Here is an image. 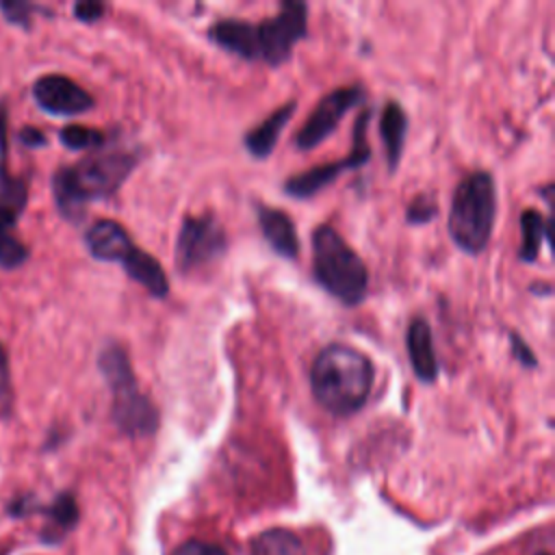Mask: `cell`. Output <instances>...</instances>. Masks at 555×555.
<instances>
[{"label": "cell", "instance_id": "2e32d148", "mask_svg": "<svg viewBox=\"0 0 555 555\" xmlns=\"http://www.w3.org/2000/svg\"><path fill=\"white\" fill-rule=\"evenodd\" d=\"M405 134H408V115H405L403 106L395 100L386 102L382 117H379V137L384 143V152H386L390 171H397V167L401 163L403 147H405Z\"/></svg>", "mask_w": 555, "mask_h": 555}, {"label": "cell", "instance_id": "277c9868", "mask_svg": "<svg viewBox=\"0 0 555 555\" xmlns=\"http://www.w3.org/2000/svg\"><path fill=\"white\" fill-rule=\"evenodd\" d=\"M496 219V184L490 171L466 173L451 197L449 234L464 254H481L492 236Z\"/></svg>", "mask_w": 555, "mask_h": 555}, {"label": "cell", "instance_id": "5b68a950", "mask_svg": "<svg viewBox=\"0 0 555 555\" xmlns=\"http://www.w3.org/2000/svg\"><path fill=\"white\" fill-rule=\"evenodd\" d=\"M113 395V423L126 436H152L158 429V410L147 395L141 392L130 358L121 345H106L98 358Z\"/></svg>", "mask_w": 555, "mask_h": 555}, {"label": "cell", "instance_id": "52a82bcc", "mask_svg": "<svg viewBox=\"0 0 555 555\" xmlns=\"http://www.w3.org/2000/svg\"><path fill=\"white\" fill-rule=\"evenodd\" d=\"M369 119H371V111L369 108L360 111V115L356 117V124H353V145H351L349 154H345V158L334 160V163H323V165H317L301 173L291 176L284 182L286 195L297 197V199H308V197L317 195L319 191H323L325 186H330L332 182H336L340 173L366 165L371 160V145H369V137H366Z\"/></svg>", "mask_w": 555, "mask_h": 555}, {"label": "cell", "instance_id": "30bf717a", "mask_svg": "<svg viewBox=\"0 0 555 555\" xmlns=\"http://www.w3.org/2000/svg\"><path fill=\"white\" fill-rule=\"evenodd\" d=\"M37 104L52 115H80L93 106L91 93H87L78 82L61 74H48L39 78L33 87Z\"/></svg>", "mask_w": 555, "mask_h": 555}, {"label": "cell", "instance_id": "9c48e42d", "mask_svg": "<svg viewBox=\"0 0 555 555\" xmlns=\"http://www.w3.org/2000/svg\"><path fill=\"white\" fill-rule=\"evenodd\" d=\"M364 89L360 85H351V87H338L330 93H325L314 111L308 115V119L304 121V126L297 130L295 134V145L301 152L314 150L319 147L340 124V119L345 117L347 111H351L353 106L364 102Z\"/></svg>", "mask_w": 555, "mask_h": 555}, {"label": "cell", "instance_id": "4316f807", "mask_svg": "<svg viewBox=\"0 0 555 555\" xmlns=\"http://www.w3.org/2000/svg\"><path fill=\"white\" fill-rule=\"evenodd\" d=\"M104 11H106V4L93 2V0L74 4V15H76V20H80V22H98V20L104 15Z\"/></svg>", "mask_w": 555, "mask_h": 555}, {"label": "cell", "instance_id": "e0dca14e", "mask_svg": "<svg viewBox=\"0 0 555 555\" xmlns=\"http://www.w3.org/2000/svg\"><path fill=\"white\" fill-rule=\"evenodd\" d=\"M41 514L46 516L41 540L46 544H59L78 522V505L74 494L69 492L56 494L50 505L41 507Z\"/></svg>", "mask_w": 555, "mask_h": 555}, {"label": "cell", "instance_id": "9a60e30c", "mask_svg": "<svg viewBox=\"0 0 555 555\" xmlns=\"http://www.w3.org/2000/svg\"><path fill=\"white\" fill-rule=\"evenodd\" d=\"M124 271L128 273L130 280H134L137 284H141L152 297H167L169 293V280H167V273L163 269V264L147 251L134 247L126 260L121 262Z\"/></svg>", "mask_w": 555, "mask_h": 555}, {"label": "cell", "instance_id": "7402d4cb", "mask_svg": "<svg viewBox=\"0 0 555 555\" xmlns=\"http://www.w3.org/2000/svg\"><path fill=\"white\" fill-rule=\"evenodd\" d=\"M26 260V247L11 234V230L0 228V264L17 267Z\"/></svg>", "mask_w": 555, "mask_h": 555}, {"label": "cell", "instance_id": "f1b7e54d", "mask_svg": "<svg viewBox=\"0 0 555 555\" xmlns=\"http://www.w3.org/2000/svg\"><path fill=\"white\" fill-rule=\"evenodd\" d=\"M22 141L26 143V145H43L46 143V137H43V132H39V130H35V128H26V130H22Z\"/></svg>", "mask_w": 555, "mask_h": 555}, {"label": "cell", "instance_id": "3957f363", "mask_svg": "<svg viewBox=\"0 0 555 555\" xmlns=\"http://www.w3.org/2000/svg\"><path fill=\"white\" fill-rule=\"evenodd\" d=\"M314 282L345 306H358L366 297L369 269L340 232L321 223L312 232Z\"/></svg>", "mask_w": 555, "mask_h": 555}, {"label": "cell", "instance_id": "8fae6325", "mask_svg": "<svg viewBox=\"0 0 555 555\" xmlns=\"http://www.w3.org/2000/svg\"><path fill=\"white\" fill-rule=\"evenodd\" d=\"M256 219L264 241L275 254L286 260H295L299 256V236L293 219L284 210L267 204H256Z\"/></svg>", "mask_w": 555, "mask_h": 555}, {"label": "cell", "instance_id": "4fadbf2b", "mask_svg": "<svg viewBox=\"0 0 555 555\" xmlns=\"http://www.w3.org/2000/svg\"><path fill=\"white\" fill-rule=\"evenodd\" d=\"M405 345H408V358L414 375L423 384H434L438 379V358L434 349L431 325L427 323V319L414 317L410 321Z\"/></svg>", "mask_w": 555, "mask_h": 555}, {"label": "cell", "instance_id": "d4e9b609", "mask_svg": "<svg viewBox=\"0 0 555 555\" xmlns=\"http://www.w3.org/2000/svg\"><path fill=\"white\" fill-rule=\"evenodd\" d=\"M0 9H2V13H4V17L9 22H15L20 26H28V22H30V4H26V2H2Z\"/></svg>", "mask_w": 555, "mask_h": 555}, {"label": "cell", "instance_id": "8992f818", "mask_svg": "<svg viewBox=\"0 0 555 555\" xmlns=\"http://www.w3.org/2000/svg\"><path fill=\"white\" fill-rule=\"evenodd\" d=\"M308 35V4L299 0H284L280 11L258 24H254L256 61L271 67L284 65L295 46Z\"/></svg>", "mask_w": 555, "mask_h": 555}, {"label": "cell", "instance_id": "ac0fdd59", "mask_svg": "<svg viewBox=\"0 0 555 555\" xmlns=\"http://www.w3.org/2000/svg\"><path fill=\"white\" fill-rule=\"evenodd\" d=\"M520 249H518V260L522 262H535L542 243L548 241V221L544 215L535 208H527L520 212Z\"/></svg>", "mask_w": 555, "mask_h": 555}, {"label": "cell", "instance_id": "603a6c76", "mask_svg": "<svg viewBox=\"0 0 555 555\" xmlns=\"http://www.w3.org/2000/svg\"><path fill=\"white\" fill-rule=\"evenodd\" d=\"M11 403H13V390H11L9 362H7L4 349L0 345V418L11 412Z\"/></svg>", "mask_w": 555, "mask_h": 555}, {"label": "cell", "instance_id": "d6986e66", "mask_svg": "<svg viewBox=\"0 0 555 555\" xmlns=\"http://www.w3.org/2000/svg\"><path fill=\"white\" fill-rule=\"evenodd\" d=\"M251 555H306V548L293 531L267 529L254 538Z\"/></svg>", "mask_w": 555, "mask_h": 555}, {"label": "cell", "instance_id": "6da1fadb", "mask_svg": "<svg viewBox=\"0 0 555 555\" xmlns=\"http://www.w3.org/2000/svg\"><path fill=\"white\" fill-rule=\"evenodd\" d=\"M310 390L317 403L334 416L358 412L375 382V369L366 353L345 343L325 345L310 364Z\"/></svg>", "mask_w": 555, "mask_h": 555}, {"label": "cell", "instance_id": "44dd1931", "mask_svg": "<svg viewBox=\"0 0 555 555\" xmlns=\"http://www.w3.org/2000/svg\"><path fill=\"white\" fill-rule=\"evenodd\" d=\"M436 215H438V204H436L434 195H429V193L416 195V197L410 202L408 210H405V219H408L410 223H414V225H423V223L431 221Z\"/></svg>", "mask_w": 555, "mask_h": 555}, {"label": "cell", "instance_id": "484cf974", "mask_svg": "<svg viewBox=\"0 0 555 555\" xmlns=\"http://www.w3.org/2000/svg\"><path fill=\"white\" fill-rule=\"evenodd\" d=\"M173 555H225V551L215 544L202 542V540H191V542H184L182 546H178L173 551Z\"/></svg>", "mask_w": 555, "mask_h": 555}, {"label": "cell", "instance_id": "cb8c5ba5", "mask_svg": "<svg viewBox=\"0 0 555 555\" xmlns=\"http://www.w3.org/2000/svg\"><path fill=\"white\" fill-rule=\"evenodd\" d=\"M509 349L512 356L516 358L518 364H522L525 369H535L538 366V358L531 351V347L525 343V338L518 332H509Z\"/></svg>", "mask_w": 555, "mask_h": 555}, {"label": "cell", "instance_id": "5bb4252c", "mask_svg": "<svg viewBox=\"0 0 555 555\" xmlns=\"http://www.w3.org/2000/svg\"><path fill=\"white\" fill-rule=\"evenodd\" d=\"M295 108H297V104L293 100H288L282 106H278L275 111H271L260 124H256L251 130L245 132L243 143L254 158H267L275 150Z\"/></svg>", "mask_w": 555, "mask_h": 555}, {"label": "cell", "instance_id": "7c38bea8", "mask_svg": "<svg viewBox=\"0 0 555 555\" xmlns=\"http://www.w3.org/2000/svg\"><path fill=\"white\" fill-rule=\"evenodd\" d=\"M87 249L93 258L104 262H124L134 249L126 228L113 219H100L85 232Z\"/></svg>", "mask_w": 555, "mask_h": 555}, {"label": "cell", "instance_id": "ffe728a7", "mask_svg": "<svg viewBox=\"0 0 555 555\" xmlns=\"http://www.w3.org/2000/svg\"><path fill=\"white\" fill-rule=\"evenodd\" d=\"M61 141L69 150H93V147L104 145V134L95 128L69 124L61 130Z\"/></svg>", "mask_w": 555, "mask_h": 555}, {"label": "cell", "instance_id": "ba28073f", "mask_svg": "<svg viewBox=\"0 0 555 555\" xmlns=\"http://www.w3.org/2000/svg\"><path fill=\"white\" fill-rule=\"evenodd\" d=\"M228 234L212 212L186 215L176 238V264L182 273L197 271L223 256Z\"/></svg>", "mask_w": 555, "mask_h": 555}, {"label": "cell", "instance_id": "83f0119b", "mask_svg": "<svg viewBox=\"0 0 555 555\" xmlns=\"http://www.w3.org/2000/svg\"><path fill=\"white\" fill-rule=\"evenodd\" d=\"M39 507H37V503H35V499L30 496V494H24V496H15L9 505H7V514L9 516H26V514H33V512H37Z\"/></svg>", "mask_w": 555, "mask_h": 555}, {"label": "cell", "instance_id": "f546056e", "mask_svg": "<svg viewBox=\"0 0 555 555\" xmlns=\"http://www.w3.org/2000/svg\"><path fill=\"white\" fill-rule=\"evenodd\" d=\"M9 551H11V548H7V546H0V555H9Z\"/></svg>", "mask_w": 555, "mask_h": 555}, {"label": "cell", "instance_id": "7a4b0ae2", "mask_svg": "<svg viewBox=\"0 0 555 555\" xmlns=\"http://www.w3.org/2000/svg\"><path fill=\"white\" fill-rule=\"evenodd\" d=\"M139 156L134 152L108 150L85 156L76 165L56 171L52 191L56 206L65 219L78 221L93 199L111 197L134 169Z\"/></svg>", "mask_w": 555, "mask_h": 555}]
</instances>
